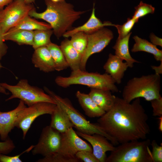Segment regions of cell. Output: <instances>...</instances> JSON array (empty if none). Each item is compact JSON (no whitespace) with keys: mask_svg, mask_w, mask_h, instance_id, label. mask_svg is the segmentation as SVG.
<instances>
[{"mask_svg":"<svg viewBox=\"0 0 162 162\" xmlns=\"http://www.w3.org/2000/svg\"><path fill=\"white\" fill-rule=\"evenodd\" d=\"M148 119L140 98H136L130 103L116 97L111 109L99 117L95 123L121 144L146 139L150 132Z\"/></svg>","mask_w":162,"mask_h":162,"instance_id":"cell-1","label":"cell"},{"mask_svg":"<svg viewBox=\"0 0 162 162\" xmlns=\"http://www.w3.org/2000/svg\"><path fill=\"white\" fill-rule=\"evenodd\" d=\"M44 1L46 8L44 12L38 13L34 8L28 15L31 17L42 19L48 22L52 29L53 33L58 38L71 30L74 23L86 12L75 10L73 6L65 0L58 2L51 0Z\"/></svg>","mask_w":162,"mask_h":162,"instance_id":"cell-2","label":"cell"},{"mask_svg":"<svg viewBox=\"0 0 162 162\" xmlns=\"http://www.w3.org/2000/svg\"><path fill=\"white\" fill-rule=\"evenodd\" d=\"M55 81L57 85L63 88L73 85H81L91 88L108 90L112 92H119L115 80L106 73L100 74L79 69L72 71L68 76H57Z\"/></svg>","mask_w":162,"mask_h":162,"instance_id":"cell-3","label":"cell"},{"mask_svg":"<svg viewBox=\"0 0 162 162\" xmlns=\"http://www.w3.org/2000/svg\"><path fill=\"white\" fill-rule=\"evenodd\" d=\"M160 75L152 74L134 77L124 86L122 98L128 103L137 98H142L147 101L161 97Z\"/></svg>","mask_w":162,"mask_h":162,"instance_id":"cell-4","label":"cell"},{"mask_svg":"<svg viewBox=\"0 0 162 162\" xmlns=\"http://www.w3.org/2000/svg\"><path fill=\"white\" fill-rule=\"evenodd\" d=\"M149 139L121 143L111 152L106 162H153Z\"/></svg>","mask_w":162,"mask_h":162,"instance_id":"cell-5","label":"cell"},{"mask_svg":"<svg viewBox=\"0 0 162 162\" xmlns=\"http://www.w3.org/2000/svg\"><path fill=\"white\" fill-rule=\"evenodd\" d=\"M44 90L55 100L56 104H59L65 112L77 131L88 135L98 134L104 136L114 146L119 143L113 138L102 130L95 123H91L73 106L67 98H63L56 94L46 87Z\"/></svg>","mask_w":162,"mask_h":162,"instance_id":"cell-6","label":"cell"},{"mask_svg":"<svg viewBox=\"0 0 162 162\" xmlns=\"http://www.w3.org/2000/svg\"><path fill=\"white\" fill-rule=\"evenodd\" d=\"M1 86L11 93L6 101L14 98H19L25 104L29 106L38 103L48 102L56 104L54 99L42 89L29 84L28 80L22 79L15 85L6 83H0Z\"/></svg>","mask_w":162,"mask_h":162,"instance_id":"cell-7","label":"cell"},{"mask_svg":"<svg viewBox=\"0 0 162 162\" xmlns=\"http://www.w3.org/2000/svg\"><path fill=\"white\" fill-rule=\"evenodd\" d=\"M35 8L23 0H14L0 10V28L4 34L16 25Z\"/></svg>","mask_w":162,"mask_h":162,"instance_id":"cell-8","label":"cell"},{"mask_svg":"<svg viewBox=\"0 0 162 162\" xmlns=\"http://www.w3.org/2000/svg\"><path fill=\"white\" fill-rule=\"evenodd\" d=\"M56 104L48 102H40L26 106L18 113L15 122V127L20 129L23 138L26 135L34 120L40 116L45 114L51 115L54 111Z\"/></svg>","mask_w":162,"mask_h":162,"instance_id":"cell-9","label":"cell"},{"mask_svg":"<svg viewBox=\"0 0 162 162\" xmlns=\"http://www.w3.org/2000/svg\"><path fill=\"white\" fill-rule=\"evenodd\" d=\"M87 45L82 57L80 69L86 70L87 61L92 55L102 51L113 38L112 32L104 27L92 33L87 34Z\"/></svg>","mask_w":162,"mask_h":162,"instance_id":"cell-10","label":"cell"},{"mask_svg":"<svg viewBox=\"0 0 162 162\" xmlns=\"http://www.w3.org/2000/svg\"><path fill=\"white\" fill-rule=\"evenodd\" d=\"M61 141V133L49 125L46 126L43 129L38 143L31 150L32 154L45 157L57 152Z\"/></svg>","mask_w":162,"mask_h":162,"instance_id":"cell-11","label":"cell"},{"mask_svg":"<svg viewBox=\"0 0 162 162\" xmlns=\"http://www.w3.org/2000/svg\"><path fill=\"white\" fill-rule=\"evenodd\" d=\"M61 134L60 145L57 152L66 156L75 157L76 153L81 150L92 152L91 146L82 140L73 128Z\"/></svg>","mask_w":162,"mask_h":162,"instance_id":"cell-12","label":"cell"},{"mask_svg":"<svg viewBox=\"0 0 162 162\" xmlns=\"http://www.w3.org/2000/svg\"><path fill=\"white\" fill-rule=\"evenodd\" d=\"M77 134L86 140L91 145L92 153L99 162H106L107 158L106 152L113 151L115 146L105 137L101 135L95 134L88 135L77 131Z\"/></svg>","mask_w":162,"mask_h":162,"instance_id":"cell-13","label":"cell"},{"mask_svg":"<svg viewBox=\"0 0 162 162\" xmlns=\"http://www.w3.org/2000/svg\"><path fill=\"white\" fill-rule=\"evenodd\" d=\"M26 106L24 103L20 100L14 109L8 112L0 111V137L2 140L5 141L8 137L9 134L15 127V122L18 113Z\"/></svg>","mask_w":162,"mask_h":162,"instance_id":"cell-14","label":"cell"},{"mask_svg":"<svg viewBox=\"0 0 162 162\" xmlns=\"http://www.w3.org/2000/svg\"><path fill=\"white\" fill-rule=\"evenodd\" d=\"M123 61L115 55L110 53L103 66L105 73L110 75L118 84L121 83L124 73L128 67L126 62Z\"/></svg>","mask_w":162,"mask_h":162,"instance_id":"cell-15","label":"cell"},{"mask_svg":"<svg viewBox=\"0 0 162 162\" xmlns=\"http://www.w3.org/2000/svg\"><path fill=\"white\" fill-rule=\"evenodd\" d=\"M32 61L35 67L44 72L49 73L55 70L53 61L46 46L35 49Z\"/></svg>","mask_w":162,"mask_h":162,"instance_id":"cell-16","label":"cell"},{"mask_svg":"<svg viewBox=\"0 0 162 162\" xmlns=\"http://www.w3.org/2000/svg\"><path fill=\"white\" fill-rule=\"evenodd\" d=\"M94 3L91 16L88 21L83 25L74 28L66 32L63 35L65 38L71 37L75 33L79 32H83L87 34L93 33L99 29L106 26H114L115 25L108 22L103 23L96 17L95 14Z\"/></svg>","mask_w":162,"mask_h":162,"instance_id":"cell-17","label":"cell"},{"mask_svg":"<svg viewBox=\"0 0 162 162\" xmlns=\"http://www.w3.org/2000/svg\"><path fill=\"white\" fill-rule=\"evenodd\" d=\"M50 126L61 133H63L74 126L65 112L58 104L51 115Z\"/></svg>","mask_w":162,"mask_h":162,"instance_id":"cell-18","label":"cell"},{"mask_svg":"<svg viewBox=\"0 0 162 162\" xmlns=\"http://www.w3.org/2000/svg\"><path fill=\"white\" fill-rule=\"evenodd\" d=\"M76 96L85 114L89 117L99 118L105 112L94 102L88 94L78 91Z\"/></svg>","mask_w":162,"mask_h":162,"instance_id":"cell-19","label":"cell"},{"mask_svg":"<svg viewBox=\"0 0 162 162\" xmlns=\"http://www.w3.org/2000/svg\"><path fill=\"white\" fill-rule=\"evenodd\" d=\"M88 94L94 102L105 112L111 109L116 98L108 90L91 88Z\"/></svg>","mask_w":162,"mask_h":162,"instance_id":"cell-20","label":"cell"},{"mask_svg":"<svg viewBox=\"0 0 162 162\" xmlns=\"http://www.w3.org/2000/svg\"><path fill=\"white\" fill-rule=\"evenodd\" d=\"M60 47L72 71L80 69L82 56L72 46L70 40L67 38L64 40Z\"/></svg>","mask_w":162,"mask_h":162,"instance_id":"cell-21","label":"cell"},{"mask_svg":"<svg viewBox=\"0 0 162 162\" xmlns=\"http://www.w3.org/2000/svg\"><path fill=\"white\" fill-rule=\"evenodd\" d=\"M130 32L127 35L121 38H118L112 48L115 50V55L125 60L128 67L132 68L135 63H140L131 56L129 49V41L131 34Z\"/></svg>","mask_w":162,"mask_h":162,"instance_id":"cell-22","label":"cell"},{"mask_svg":"<svg viewBox=\"0 0 162 162\" xmlns=\"http://www.w3.org/2000/svg\"><path fill=\"white\" fill-rule=\"evenodd\" d=\"M135 43L131 49V51L135 52L144 51L152 54L157 61L162 62V50L159 49L156 46L146 40L142 39L137 36L133 37Z\"/></svg>","mask_w":162,"mask_h":162,"instance_id":"cell-23","label":"cell"},{"mask_svg":"<svg viewBox=\"0 0 162 162\" xmlns=\"http://www.w3.org/2000/svg\"><path fill=\"white\" fill-rule=\"evenodd\" d=\"M33 35L34 31L18 29L8 31L3 34V38L4 41L10 40L20 45L25 44L32 46Z\"/></svg>","mask_w":162,"mask_h":162,"instance_id":"cell-24","label":"cell"},{"mask_svg":"<svg viewBox=\"0 0 162 162\" xmlns=\"http://www.w3.org/2000/svg\"><path fill=\"white\" fill-rule=\"evenodd\" d=\"M52 29L51 26L49 24L38 21L32 18L28 15L8 31H13L18 29L33 31L39 30H50Z\"/></svg>","mask_w":162,"mask_h":162,"instance_id":"cell-25","label":"cell"},{"mask_svg":"<svg viewBox=\"0 0 162 162\" xmlns=\"http://www.w3.org/2000/svg\"><path fill=\"white\" fill-rule=\"evenodd\" d=\"M46 46L50 51L52 58L55 70L61 71L69 67L60 46L51 42Z\"/></svg>","mask_w":162,"mask_h":162,"instance_id":"cell-26","label":"cell"},{"mask_svg":"<svg viewBox=\"0 0 162 162\" xmlns=\"http://www.w3.org/2000/svg\"><path fill=\"white\" fill-rule=\"evenodd\" d=\"M53 33V31L52 29L34 31L32 46L34 50L42 46H46L51 42L50 37Z\"/></svg>","mask_w":162,"mask_h":162,"instance_id":"cell-27","label":"cell"},{"mask_svg":"<svg viewBox=\"0 0 162 162\" xmlns=\"http://www.w3.org/2000/svg\"><path fill=\"white\" fill-rule=\"evenodd\" d=\"M71 37L70 41L72 45L82 56L87 45V34L83 32H79L74 34Z\"/></svg>","mask_w":162,"mask_h":162,"instance_id":"cell-28","label":"cell"},{"mask_svg":"<svg viewBox=\"0 0 162 162\" xmlns=\"http://www.w3.org/2000/svg\"><path fill=\"white\" fill-rule=\"evenodd\" d=\"M38 162H82L76 157L65 156L57 152L44 157L38 160Z\"/></svg>","mask_w":162,"mask_h":162,"instance_id":"cell-29","label":"cell"},{"mask_svg":"<svg viewBox=\"0 0 162 162\" xmlns=\"http://www.w3.org/2000/svg\"><path fill=\"white\" fill-rule=\"evenodd\" d=\"M134 14L132 16L137 22L139 18L149 14H153L155 8L151 4L144 3L141 1L139 4L135 7Z\"/></svg>","mask_w":162,"mask_h":162,"instance_id":"cell-30","label":"cell"},{"mask_svg":"<svg viewBox=\"0 0 162 162\" xmlns=\"http://www.w3.org/2000/svg\"><path fill=\"white\" fill-rule=\"evenodd\" d=\"M136 23L134 19L128 18L127 21L122 25H115L118 33V38H123L127 35L132 28L135 23Z\"/></svg>","mask_w":162,"mask_h":162,"instance_id":"cell-31","label":"cell"},{"mask_svg":"<svg viewBox=\"0 0 162 162\" xmlns=\"http://www.w3.org/2000/svg\"><path fill=\"white\" fill-rule=\"evenodd\" d=\"M151 145L152 147L151 152L153 162H162V146L159 145L155 140H153Z\"/></svg>","mask_w":162,"mask_h":162,"instance_id":"cell-32","label":"cell"},{"mask_svg":"<svg viewBox=\"0 0 162 162\" xmlns=\"http://www.w3.org/2000/svg\"><path fill=\"white\" fill-rule=\"evenodd\" d=\"M75 156L82 162H99L92 152L88 150L79 151L76 153Z\"/></svg>","mask_w":162,"mask_h":162,"instance_id":"cell-33","label":"cell"},{"mask_svg":"<svg viewBox=\"0 0 162 162\" xmlns=\"http://www.w3.org/2000/svg\"><path fill=\"white\" fill-rule=\"evenodd\" d=\"M34 147V145L30 146L20 154L14 156H8L5 154L0 153V162H22L20 156L23 154L31 151Z\"/></svg>","mask_w":162,"mask_h":162,"instance_id":"cell-34","label":"cell"},{"mask_svg":"<svg viewBox=\"0 0 162 162\" xmlns=\"http://www.w3.org/2000/svg\"><path fill=\"white\" fill-rule=\"evenodd\" d=\"M15 148L13 141L9 137L3 142H0V153L7 154L12 151Z\"/></svg>","mask_w":162,"mask_h":162,"instance_id":"cell-35","label":"cell"},{"mask_svg":"<svg viewBox=\"0 0 162 162\" xmlns=\"http://www.w3.org/2000/svg\"><path fill=\"white\" fill-rule=\"evenodd\" d=\"M153 109V116H162V98L153 99L150 101Z\"/></svg>","mask_w":162,"mask_h":162,"instance_id":"cell-36","label":"cell"},{"mask_svg":"<svg viewBox=\"0 0 162 162\" xmlns=\"http://www.w3.org/2000/svg\"><path fill=\"white\" fill-rule=\"evenodd\" d=\"M4 33L0 28V61L7 53L8 47L4 42L3 35Z\"/></svg>","mask_w":162,"mask_h":162,"instance_id":"cell-37","label":"cell"},{"mask_svg":"<svg viewBox=\"0 0 162 162\" xmlns=\"http://www.w3.org/2000/svg\"><path fill=\"white\" fill-rule=\"evenodd\" d=\"M150 38L152 44L156 46H162L161 38L157 37L153 33L150 34Z\"/></svg>","mask_w":162,"mask_h":162,"instance_id":"cell-38","label":"cell"},{"mask_svg":"<svg viewBox=\"0 0 162 162\" xmlns=\"http://www.w3.org/2000/svg\"><path fill=\"white\" fill-rule=\"evenodd\" d=\"M151 67L155 71V74L159 75L162 74V62H160V64L159 66H151Z\"/></svg>","mask_w":162,"mask_h":162,"instance_id":"cell-39","label":"cell"},{"mask_svg":"<svg viewBox=\"0 0 162 162\" xmlns=\"http://www.w3.org/2000/svg\"><path fill=\"white\" fill-rule=\"evenodd\" d=\"M14 0H0V9H3L4 7L8 5Z\"/></svg>","mask_w":162,"mask_h":162,"instance_id":"cell-40","label":"cell"},{"mask_svg":"<svg viewBox=\"0 0 162 162\" xmlns=\"http://www.w3.org/2000/svg\"><path fill=\"white\" fill-rule=\"evenodd\" d=\"M2 66L0 61V70L2 67ZM0 93H2L6 95H8L9 94V93L7 92L6 89L1 86L0 84Z\"/></svg>","mask_w":162,"mask_h":162,"instance_id":"cell-41","label":"cell"},{"mask_svg":"<svg viewBox=\"0 0 162 162\" xmlns=\"http://www.w3.org/2000/svg\"><path fill=\"white\" fill-rule=\"evenodd\" d=\"M158 120V129L161 132H162V116L159 117Z\"/></svg>","mask_w":162,"mask_h":162,"instance_id":"cell-42","label":"cell"},{"mask_svg":"<svg viewBox=\"0 0 162 162\" xmlns=\"http://www.w3.org/2000/svg\"><path fill=\"white\" fill-rule=\"evenodd\" d=\"M25 2L28 4H32L34 2L35 0H23Z\"/></svg>","mask_w":162,"mask_h":162,"instance_id":"cell-43","label":"cell"},{"mask_svg":"<svg viewBox=\"0 0 162 162\" xmlns=\"http://www.w3.org/2000/svg\"><path fill=\"white\" fill-rule=\"evenodd\" d=\"M51 1L55 2H62L65 0H51Z\"/></svg>","mask_w":162,"mask_h":162,"instance_id":"cell-44","label":"cell"},{"mask_svg":"<svg viewBox=\"0 0 162 162\" xmlns=\"http://www.w3.org/2000/svg\"><path fill=\"white\" fill-rule=\"evenodd\" d=\"M0 10H1V9H0Z\"/></svg>","mask_w":162,"mask_h":162,"instance_id":"cell-45","label":"cell"}]
</instances>
